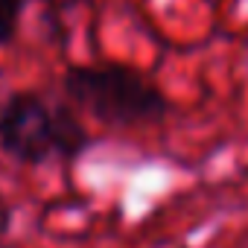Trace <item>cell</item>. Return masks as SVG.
Returning <instances> with one entry per match:
<instances>
[{
    "mask_svg": "<svg viewBox=\"0 0 248 248\" xmlns=\"http://www.w3.org/2000/svg\"><path fill=\"white\" fill-rule=\"evenodd\" d=\"M24 0H0V47H9L18 35Z\"/></svg>",
    "mask_w": 248,
    "mask_h": 248,
    "instance_id": "cell-4",
    "label": "cell"
},
{
    "mask_svg": "<svg viewBox=\"0 0 248 248\" xmlns=\"http://www.w3.org/2000/svg\"><path fill=\"white\" fill-rule=\"evenodd\" d=\"M67 102L108 129L155 126L172 114L170 96L129 64H70L62 76Z\"/></svg>",
    "mask_w": 248,
    "mask_h": 248,
    "instance_id": "cell-1",
    "label": "cell"
},
{
    "mask_svg": "<svg viewBox=\"0 0 248 248\" xmlns=\"http://www.w3.org/2000/svg\"><path fill=\"white\" fill-rule=\"evenodd\" d=\"M53 143H56V155L64 164L79 161L93 143V138L82 126V120H79V114L70 102L53 105Z\"/></svg>",
    "mask_w": 248,
    "mask_h": 248,
    "instance_id": "cell-3",
    "label": "cell"
},
{
    "mask_svg": "<svg viewBox=\"0 0 248 248\" xmlns=\"http://www.w3.org/2000/svg\"><path fill=\"white\" fill-rule=\"evenodd\" d=\"M9 228H12V207L0 199V236H6Z\"/></svg>",
    "mask_w": 248,
    "mask_h": 248,
    "instance_id": "cell-5",
    "label": "cell"
},
{
    "mask_svg": "<svg viewBox=\"0 0 248 248\" xmlns=\"http://www.w3.org/2000/svg\"><path fill=\"white\" fill-rule=\"evenodd\" d=\"M0 149L27 167H38L56 155L53 108L38 93L15 91L0 102Z\"/></svg>",
    "mask_w": 248,
    "mask_h": 248,
    "instance_id": "cell-2",
    "label": "cell"
}]
</instances>
